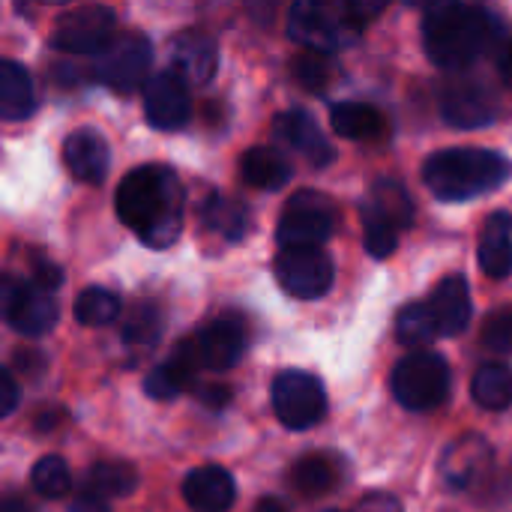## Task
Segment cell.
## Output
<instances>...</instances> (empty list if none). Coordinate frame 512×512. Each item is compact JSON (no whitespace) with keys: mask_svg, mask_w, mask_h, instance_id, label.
<instances>
[{"mask_svg":"<svg viewBox=\"0 0 512 512\" xmlns=\"http://www.w3.org/2000/svg\"><path fill=\"white\" fill-rule=\"evenodd\" d=\"M336 228V204L315 189H300L288 198L279 225L276 240L282 249H321V243Z\"/></svg>","mask_w":512,"mask_h":512,"instance_id":"obj_6","label":"cell"},{"mask_svg":"<svg viewBox=\"0 0 512 512\" xmlns=\"http://www.w3.org/2000/svg\"><path fill=\"white\" fill-rule=\"evenodd\" d=\"M183 498L195 512H228L237 501V486L225 468L204 465L186 474Z\"/></svg>","mask_w":512,"mask_h":512,"instance_id":"obj_19","label":"cell"},{"mask_svg":"<svg viewBox=\"0 0 512 512\" xmlns=\"http://www.w3.org/2000/svg\"><path fill=\"white\" fill-rule=\"evenodd\" d=\"M291 75L300 87L312 90V93H321L333 78H336V66L330 63L327 54H318V51H303L291 60Z\"/></svg>","mask_w":512,"mask_h":512,"instance_id":"obj_35","label":"cell"},{"mask_svg":"<svg viewBox=\"0 0 512 512\" xmlns=\"http://www.w3.org/2000/svg\"><path fill=\"white\" fill-rule=\"evenodd\" d=\"M366 201L375 210H381L399 231L402 228H411V222H414V201H411V195L405 192L402 183H396V180H378L372 186V192L366 195Z\"/></svg>","mask_w":512,"mask_h":512,"instance_id":"obj_30","label":"cell"},{"mask_svg":"<svg viewBox=\"0 0 512 512\" xmlns=\"http://www.w3.org/2000/svg\"><path fill=\"white\" fill-rule=\"evenodd\" d=\"M144 114H147L150 126L162 129V132L186 126V120L192 114L189 84L171 69L153 72L150 81L144 84Z\"/></svg>","mask_w":512,"mask_h":512,"instance_id":"obj_13","label":"cell"},{"mask_svg":"<svg viewBox=\"0 0 512 512\" xmlns=\"http://www.w3.org/2000/svg\"><path fill=\"white\" fill-rule=\"evenodd\" d=\"M162 336V315L153 303H138L123 321V342L129 348H153Z\"/></svg>","mask_w":512,"mask_h":512,"instance_id":"obj_34","label":"cell"},{"mask_svg":"<svg viewBox=\"0 0 512 512\" xmlns=\"http://www.w3.org/2000/svg\"><path fill=\"white\" fill-rule=\"evenodd\" d=\"M69 512H111V510H108V504H105L102 498H96V495H90V492H81V495L75 498V504L69 507Z\"/></svg>","mask_w":512,"mask_h":512,"instance_id":"obj_42","label":"cell"},{"mask_svg":"<svg viewBox=\"0 0 512 512\" xmlns=\"http://www.w3.org/2000/svg\"><path fill=\"white\" fill-rule=\"evenodd\" d=\"M0 306L6 324L21 336H45L57 324V303L48 291L24 279H3Z\"/></svg>","mask_w":512,"mask_h":512,"instance_id":"obj_10","label":"cell"},{"mask_svg":"<svg viewBox=\"0 0 512 512\" xmlns=\"http://www.w3.org/2000/svg\"><path fill=\"white\" fill-rule=\"evenodd\" d=\"M471 396L486 411H507L512 405V369L507 363H486L477 369Z\"/></svg>","mask_w":512,"mask_h":512,"instance_id":"obj_26","label":"cell"},{"mask_svg":"<svg viewBox=\"0 0 512 512\" xmlns=\"http://www.w3.org/2000/svg\"><path fill=\"white\" fill-rule=\"evenodd\" d=\"M498 72H501V78H504V84L512 87V39L501 48V57H498Z\"/></svg>","mask_w":512,"mask_h":512,"instance_id":"obj_43","label":"cell"},{"mask_svg":"<svg viewBox=\"0 0 512 512\" xmlns=\"http://www.w3.org/2000/svg\"><path fill=\"white\" fill-rule=\"evenodd\" d=\"M201 372L198 360H195V351H192V342L183 339L171 360L156 366L147 378H144V393L156 402H168V399H177L183 390H189L195 384V375Z\"/></svg>","mask_w":512,"mask_h":512,"instance_id":"obj_20","label":"cell"},{"mask_svg":"<svg viewBox=\"0 0 512 512\" xmlns=\"http://www.w3.org/2000/svg\"><path fill=\"white\" fill-rule=\"evenodd\" d=\"M198 399H201L210 411H222V408L231 402V390L222 387V384H207V387L198 390Z\"/></svg>","mask_w":512,"mask_h":512,"instance_id":"obj_39","label":"cell"},{"mask_svg":"<svg viewBox=\"0 0 512 512\" xmlns=\"http://www.w3.org/2000/svg\"><path fill=\"white\" fill-rule=\"evenodd\" d=\"M273 411L279 417L282 426H288L291 432H303L312 429L324 420L327 414V396L324 387L315 375L309 372H297L288 369L282 375H276L273 381Z\"/></svg>","mask_w":512,"mask_h":512,"instance_id":"obj_8","label":"cell"},{"mask_svg":"<svg viewBox=\"0 0 512 512\" xmlns=\"http://www.w3.org/2000/svg\"><path fill=\"white\" fill-rule=\"evenodd\" d=\"M477 261L489 279L512 276V216L507 210H495L480 231Z\"/></svg>","mask_w":512,"mask_h":512,"instance_id":"obj_21","label":"cell"},{"mask_svg":"<svg viewBox=\"0 0 512 512\" xmlns=\"http://www.w3.org/2000/svg\"><path fill=\"white\" fill-rule=\"evenodd\" d=\"M512 165L495 150L456 147L432 153L423 165V183L441 201H471L510 180Z\"/></svg>","mask_w":512,"mask_h":512,"instance_id":"obj_3","label":"cell"},{"mask_svg":"<svg viewBox=\"0 0 512 512\" xmlns=\"http://www.w3.org/2000/svg\"><path fill=\"white\" fill-rule=\"evenodd\" d=\"M195 360L207 372H228L246 351V327L237 315H219L189 336Z\"/></svg>","mask_w":512,"mask_h":512,"instance_id":"obj_12","label":"cell"},{"mask_svg":"<svg viewBox=\"0 0 512 512\" xmlns=\"http://www.w3.org/2000/svg\"><path fill=\"white\" fill-rule=\"evenodd\" d=\"M450 366L441 354L414 351L393 369V396L408 411H432L450 396Z\"/></svg>","mask_w":512,"mask_h":512,"instance_id":"obj_5","label":"cell"},{"mask_svg":"<svg viewBox=\"0 0 512 512\" xmlns=\"http://www.w3.org/2000/svg\"><path fill=\"white\" fill-rule=\"evenodd\" d=\"M396 339L408 348H423V345L441 339L432 306L429 303H408L396 318Z\"/></svg>","mask_w":512,"mask_h":512,"instance_id":"obj_29","label":"cell"},{"mask_svg":"<svg viewBox=\"0 0 512 512\" xmlns=\"http://www.w3.org/2000/svg\"><path fill=\"white\" fill-rule=\"evenodd\" d=\"M492 456H495V453H492L489 441L480 438V435H465V438L453 441V444L444 450L441 465H438L444 486L453 489V492L474 489V486L483 483L486 474L492 471V462H495Z\"/></svg>","mask_w":512,"mask_h":512,"instance_id":"obj_14","label":"cell"},{"mask_svg":"<svg viewBox=\"0 0 512 512\" xmlns=\"http://www.w3.org/2000/svg\"><path fill=\"white\" fill-rule=\"evenodd\" d=\"M120 222L150 249H168L186 216V192L174 168L141 165L129 171L114 195Z\"/></svg>","mask_w":512,"mask_h":512,"instance_id":"obj_1","label":"cell"},{"mask_svg":"<svg viewBox=\"0 0 512 512\" xmlns=\"http://www.w3.org/2000/svg\"><path fill=\"white\" fill-rule=\"evenodd\" d=\"M3 512H30V510H24L18 501H6V504H3Z\"/></svg>","mask_w":512,"mask_h":512,"instance_id":"obj_45","label":"cell"},{"mask_svg":"<svg viewBox=\"0 0 512 512\" xmlns=\"http://www.w3.org/2000/svg\"><path fill=\"white\" fill-rule=\"evenodd\" d=\"M168 54H171V72H177L186 84H207L219 63L216 42L204 30H180L171 39Z\"/></svg>","mask_w":512,"mask_h":512,"instance_id":"obj_17","label":"cell"},{"mask_svg":"<svg viewBox=\"0 0 512 512\" xmlns=\"http://www.w3.org/2000/svg\"><path fill=\"white\" fill-rule=\"evenodd\" d=\"M354 512H402V507L393 495H369Z\"/></svg>","mask_w":512,"mask_h":512,"instance_id":"obj_41","label":"cell"},{"mask_svg":"<svg viewBox=\"0 0 512 512\" xmlns=\"http://www.w3.org/2000/svg\"><path fill=\"white\" fill-rule=\"evenodd\" d=\"M504 36V21L486 6L447 0L423 15V45L435 66L462 69L489 54Z\"/></svg>","mask_w":512,"mask_h":512,"instance_id":"obj_2","label":"cell"},{"mask_svg":"<svg viewBox=\"0 0 512 512\" xmlns=\"http://www.w3.org/2000/svg\"><path fill=\"white\" fill-rule=\"evenodd\" d=\"M18 405V387L9 372H0V414L9 417Z\"/></svg>","mask_w":512,"mask_h":512,"instance_id":"obj_40","label":"cell"},{"mask_svg":"<svg viewBox=\"0 0 512 512\" xmlns=\"http://www.w3.org/2000/svg\"><path fill=\"white\" fill-rule=\"evenodd\" d=\"M201 222H204L213 234L225 237L228 243H237V240H243L246 222H249V219H246V207H243L240 201L213 192V195L201 204Z\"/></svg>","mask_w":512,"mask_h":512,"instance_id":"obj_27","label":"cell"},{"mask_svg":"<svg viewBox=\"0 0 512 512\" xmlns=\"http://www.w3.org/2000/svg\"><path fill=\"white\" fill-rule=\"evenodd\" d=\"M240 174H243V183L252 186V189H264V192H279L288 186L291 180V162L285 159L282 150L276 147H249L243 156H240Z\"/></svg>","mask_w":512,"mask_h":512,"instance_id":"obj_23","label":"cell"},{"mask_svg":"<svg viewBox=\"0 0 512 512\" xmlns=\"http://www.w3.org/2000/svg\"><path fill=\"white\" fill-rule=\"evenodd\" d=\"M273 135H276L285 147H291L294 153H300L312 168H327V165L336 159L333 144H330L327 135L318 129V123L312 120V114H306L303 108L282 111V114L273 120Z\"/></svg>","mask_w":512,"mask_h":512,"instance_id":"obj_15","label":"cell"},{"mask_svg":"<svg viewBox=\"0 0 512 512\" xmlns=\"http://www.w3.org/2000/svg\"><path fill=\"white\" fill-rule=\"evenodd\" d=\"M33 285H39L42 291L51 294L54 288L63 285V270H60L57 264L45 261V258H36V261H33Z\"/></svg>","mask_w":512,"mask_h":512,"instance_id":"obj_38","label":"cell"},{"mask_svg":"<svg viewBox=\"0 0 512 512\" xmlns=\"http://www.w3.org/2000/svg\"><path fill=\"white\" fill-rule=\"evenodd\" d=\"M330 126L336 129V135L342 138H375L384 129V117L378 108L366 105V102H336L330 108Z\"/></svg>","mask_w":512,"mask_h":512,"instance_id":"obj_25","label":"cell"},{"mask_svg":"<svg viewBox=\"0 0 512 512\" xmlns=\"http://www.w3.org/2000/svg\"><path fill=\"white\" fill-rule=\"evenodd\" d=\"M33 81L24 66L15 60L0 63V117L9 123H18L33 114Z\"/></svg>","mask_w":512,"mask_h":512,"instance_id":"obj_24","label":"cell"},{"mask_svg":"<svg viewBox=\"0 0 512 512\" xmlns=\"http://www.w3.org/2000/svg\"><path fill=\"white\" fill-rule=\"evenodd\" d=\"M438 321L441 336H462L471 324V291L462 276H447L426 300Z\"/></svg>","mask_w":512,"mask_h":512,"instance_id":"obj_22","label":"cell"},{"mask_svg":"<svg viewBox=\"0 0 512 512\" xmlns=\"http://www.w3.org/2000/svg\"><path fill=\"white\" fill-rule=\"evenodd\" d=\"M255 512H288V507H285L279 498H261V501L255 504Z\"/></svg>","mask_w":512,"mask_h":512,"instance_id":"obj_44","label":"cell"},{"mask_svg":"<svg viewBox=\"0 0 512 512\" xmlns=\"http://www.w3.org/2000/svg\"><path fill=\"white\" fill-rule=\"evenodd\" d=\"M150 57H153V51H150L147 36L132 33V30L117 33L108 42V48L93 57L90 75L99 84H105V87H111L117 93H135L138 87H144L150 81L147 78Z\"/></svg>","mask_w":512,"mask_h":512,"instance_id":"obj_7","label":"cell"},{"mask_svg":"<svg viewBox=\"0 0 512 512\" xmlns=\"http://www.w3.org/2000/svg\"><path fill=\"white\" fill-rule=\"evenodd\" d=\"M384 12L378 0H345V3H312L300 0L288 12V33L294 42L318 54H333L357 42L360 30Z\"/></svg>","mask_w":512,"mask_h":512,"instance_id":"obj_4","label":"cell"},{"mask_svg":"<svg viewBox=\"0 0 512 512\" xmlns=\"http://www.w3.org/2000/svg\"><path fill=\"white\" fill-rule=\"evenodd\" d=\"M441 114L450 126L477 129V126H489L495 120L498 105L480 81L459 78V81L447 84V90L441 96Z\"/></svg>","mask_w":512,"mask_h":512,"instance_id":"obj_16","label":"cell"},{"mask_svg":"<svg viewBox=\"0 0 512 512\" xmlns=\"http://www.w3.org/2000/svg\"><path fill=\"white\" fill-rule=\"evenodd\" d=\"M75 318L84 327H108L120 318V297L105 288H87L75 300Z\"/></svg>","mask_w":512,"mask_h":512,"instance_id":"obj_33","label":"cell"},{"mask_svg":"<svg viewBox=\"0 0 512 512\" xmlns=\"http://www.w3.org/2000/svg\"><path fill=\"white\" fill-rule=\"evenodd\" d=\"M291 483L300 495L306 498H321L327 495L339 480H336V468L330 459L324 456H303L294 468H291Z\"/></svg>","mask_w":512,"mask_h":512,"instance_id":"obj_31","label":"cell"},{"mask_svg":"<svg viewBox=\"0 0 512 512\" xmlns=\"http://www.w3.org/2000/svg\"><path fill=\"white\" fill-rule=\"evenodd\" d=\"M138 486V474L123 465V462H96L87 468L84 477V492L96 495V498H126L132 495Z\"/></svg>","mask_w":512,"mask_h":512,"instance_id":"obj_28","label":"cell"},{"mask_svg":"<svg viewBox=\"0 0 512 512\" xmlns=\"http://www.w3.org/2000/svg\"><path fill=\"white\" fill-rule=\"evenodd\" d=\"M483 345L495 354H512V309H495L486 318Z\"/></svg>","mask_w":512,"mask_h":512,"instance_id":"obj_37","label":"cell"},{"mask_svg":"<svg viewBox=\"0 0 512 512\" xmlns=\"http://www.w3.org/2000/svg\"><path fill=\"white\" fill-rule=\"evenodd\" d=\"M333 258L324 249H282L276 255V279L288 297L318 300L333 285Z\"/></svg>","mask_w":512,"mask_h":512,"instance_id":"obj_11","label":"cell"},{"mask_svg":"<svg viewBox=\"0 0 512 512\" xmlns=\"http://www.w3.org/2000/svg\"><path fill=\"white\" fill-rule=\"evenodd\" d=\"M30 483L33 489L42 495V498H63L72 486V477H69V468L60 456H42L36 465H33V474H30Z\"/></svg>","mask_w":512,"mask_h":512,"instance_id":"obj_36","label":"cell"},{"mask_svg":"<svg viewBox=\"0 0 512 512\" xmlns=\"http://www.w3.org/2000/svg\"><path fill=\"white\" fill-rule=\"evenodd\" d=\"M63 165L72 174V180L87 183V186H99L108 174V165H111L108 141L96 129H87V126L75 129L63 141Z\"/></svg>","mask_w":512,"mask_h":512,"instance_id":"obj_18","label":"cell"},{"mask_svg":"<svg viewBox=\"0 0 512 512\" xmlns=\"http://www.w3.org/2000/svg\"><path fill=\"white\" fill-rule=\"evenodd\" d=\"M360 219H363V243L372 258H390L399 246V228L375 210L369 201L360 204Z\"/></svg>","mask_w":512,"mask_h":512,"instance_id":"obj_32","label":"cell"},{"mask_svg":"<svg viewBox=\"0 0 512 512\" xmlns=\"http://www.w3.org/2000/svg\"><path fill=\"white\" fill-rule=\"evenodd\" d=\"M117 36V15L108 6H75L57 18L51 45L66 54H99Z\"/></svg>","mask_w":512,"mask_h":512,"instance_id":"obj_9","label":"cell"}]
</instances>
